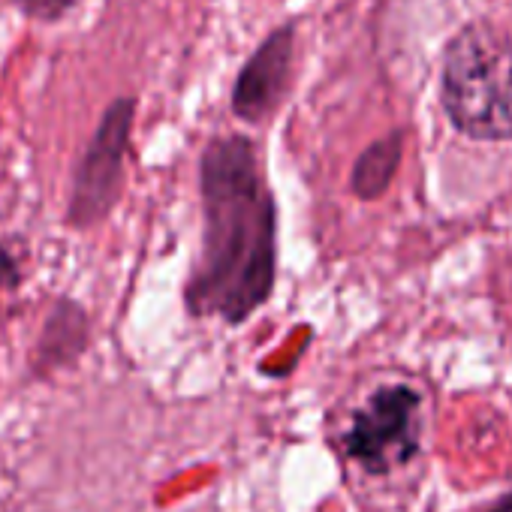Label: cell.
I'll return each instance as SVG.
<instances>
[{
    "mask_svg": "<svg viewBox=\"0 0 512 512\" xmlns=\"http://www.w3.org/2000/svg\"><path fill=\"white\" fill-rule=\"evenodd\" d=\"M139 100L133 94L115 97L106 112L100 115L88 145L82 148L73 178H70V199L64 211V226L73 232H88L100 226L124 193V160L133 139Z\"/></svg>",
    "mask_w": 512,
    "mask_h": 512,
    "instance_id": "cell-3",
    "label": "cell"
},
{
    "mask_svg": "<svg viewBox=\"0 0 512 512\" xmlns=\"http://www.w3.org/2000/svg\"><path fill=\"white\" fill-rule=\"evenodd\" d=\"M296 34V22L275 28L241 64L229 94V109L241 124L263 127L284 106L293 85Z\"/></svg>",
    "mask_w": 512,
    "mask_h": 512,
    "instance_id": "cell-5",
    "label": "cell"
},
{
    "mask_svg": "<svg viewBox=\"0 0 512 512\" xmlns=\"http://www.w3.org/2000/svg\"><path fill=\"white\" fill-rule=\"evenodd\" d=\"M7 4L31 22L52 25V22H61L76 7V0H7Z\"/></svg>",
    "mask_w": 512,
    "mask_h": 512,
    "instance_id": "cell-8",
    "label": "cell"
},
{
    "mask_svg": "<svg viewBox=\"0 0 512 512\" xmlns=\"http://www.w3.org/2000/svg\"><path fill=\"white\" fill-rule=\"evenodd\" d=\"M88 347H91L88 311L70 296L55 299V305L43 323V332L37 338V347H34V359H31L34 377H46V374L76 365Z\"/></svg>",
    "mask_w": 512,
    "mask_h": 512,
    "instance_id": "cell-6",
    "label": "cell"
},
{
    "mask_svg": "<svg viewBox=\"0 0 512 512\" xmlns=\"http://www.w3.org/2000/svg\"><path fill=\"white\" fill-rule=\"evenodd\" d=\"M443 106L470 139H512V25L476 22L446 46Z\"/></svg>",
    "mask_w": 512,
    "mask_h": 512,
    "instance_id": "cell-2",
    "label": "cell"
},
{
    "mask_svg": "<svg viewBox=\"0 0 512 512\" xmlns=\"http://www.w3.org/2000/svg\"><path fill=\"white\" fill-rule=\"evenodd\" d=\"M22 284V266L19 256L0 241V293H13Z\"/></svg>",
    "mask_w": 512,
    "mask_h": 512,
    "instance_id": "cell-9",
    "label": "cell"
},
{
    "mask_svg": "<svg viewBox=\"0 0 512 512\" xmlns=\"http://www.w3.org/2000/svg\"><path fill=\"white\" fill-rule=\"evenodd\" d=\"M401 154H404V133L401 130H392L389 136L371 142L353 163L350 190L365 202L380 199L386 193V187L392 184L398 166H401Z\"/></svg>",
    "mask_w": 512,
    "mask_h": 512,
    "instance_id": "cell-7",
    "label": "cell"
},
{
    "mask_svg": "<svg viewBox=\"0 0 512 512\" xmlns=\"http://www.w3.org/2000/svg\"><path fill=\"white\" fill-rule=\"evenodd\" d=\"M422 443V395L410 383L377 386L341 434V449L371 476L404 467Z\"/></svg>",
    "mask_w": 512,
    "mask_h": 512,
    "instance_id": "cell-4",
    "label": "cell"
},
{
    "mask_svg": "<svg viewBox=\"0 0 512 512\" xmlns=\"http://www.w3.org/2000/svg\"><path fill=\"white\" fill-rule=\"evenodd\" d=\"M199 205L202 241L184 281V311L235 329L266 308L278 287V199L250 136L205 142Z\"/></svg>",
    "mask_w": 512,
    "mask_h": 512,
    "instance_id": "cell-1",
    "label": "cell"
}]
</instances>
